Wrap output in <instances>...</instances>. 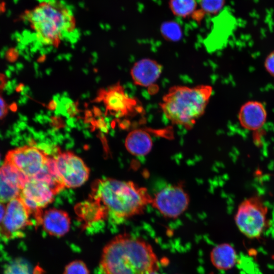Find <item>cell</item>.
Returning <instances> with one entry per match:
<instances>
[{"label": "cell", "instance_id": "1", "mask_svg": "<svg viewBox=\"0 0 274 274\" xmlns=\"http://www.w3.org/2000/svg\"><path fill=\"white\" fill-rule=\"evenodd\" d=\"M116 223L144 213L152 197L144 187L133 182L106 178L95 181L89 197Z\"/></svg>", "mask_w": 274, "mask_h": 274}, {"label": "cell", "instance_id": "2", "mask_svg": "<svg viewBox=\"0 0 274 274\" xmlns=\"http://www.w3.org/2000/svg\"><path fill=\"white\" fill-rule=\"evenodd\" d=\"M100 266L103 274H148L158 270L159 262L148 242L123 233L104 247Z\"/></svg>", "mask_w": 274, "mask_h": 274}, {"label": "cell", "instance_id": "3", "mask_svg": "<svg viewBox=\"0 0 274 274\" xmlns=\"http://www.w3.org/2000/svg\"><path fill=\"white\" fill-rule=\"evenodd\" d=\"M22 18L33 31L41 44L57 47L67 35L76 28L72 11L59 0H46L26 10Z\"/></svg>", "mask_w": 274, "mask_h": 274}, {"label": "cell", "instance_id": "4", "mask_svg": "<svg viewBox=\"0 0 274 274\" xmlns=\"http://www.w3.org/2000/svg\"><path fill=\"white\" fill-rule=\"evenodd\" d=\"M212 92L208 85L173 86L163 97L160 108L173 124L189 129L204 113Z\"/></svg>", "mask_w": 274, "mask_h": 274}, {"label": "cell", "instance_id": "5", "mask_svg": "<svg viewBox=\"0 0 274 274\" xmlns=\"http://www.w3.org/2000/svg\"><path fill=\"white\" fill-rule=\"evenodd\" d=\"M268 208L258 196L247 198L239 204L234 217L239 230L249 238H257L267 225Z\"/></svg>", "mask_w": 274, "mask_h": 274}, {"label": "cell", "instance_id": "6", "mask_svg": "<svg viewBox=\"0 0 274 274\" xmlns=\"http://www.w3.org/2000/svg\"><path fill=\"white\" fill-rule=\"evenodd\" d=\"M51 159L42 149L34 145H25L11 150L5 162L27 179L38 178L47 170Z\"/></svg>", "mask_w": 274, "mask_h": 274}, {"label": "cell", "instance_id": "7", "mask_svg": "<svg viewBox=\"0 0 274 274\" xmlns=\"http://www.w3.org/2000/svg\"><path fill=\"white\" fill-rule=\"evenodd\" d=\"M49 182L41 179H28L19 197L23 202L35 221L41 225L43 214L42 209L50 203L59 192Z\"/></svg>", "mask_w": 274, "mask_h": 274}, {"label": "cell", "instance_id": "8", "mask_svg": "<svg viewBox=\"0 0 274 274\" xmlns=\"http://www.w3.org/2000/svg\"><path fill=\"white\" fill-rule=\"evenodd\" d=\"M7 203L0 225V237L4 241L22 237L25 228L33 225L30 213L19 196Z\"/></svg>", "mask_w": 274, "mask_h": 274}, {"label": "cell", "instance_id": "9", "mask_svg": "<svg viewBox=\"0 0 274 274\" xmlns=\"http://www.w3.org/2000/svg\"><path fill=\"white\" fill-rule=\"evenodd\" d=\"M53 158L57 175L64 187H78L88 179L89 168L74 153L59 152Z\"/></svg>", "mask_w": 274, "mask_h": 274}, {"label": "cell", "instance_id": "10", "mask_svg": "<svg viewBox=\"0 0 274 274\" xmlns=\"http://www.w3.org/2000/svg\"><path fill=\"white\" fill-rule=\"evenodd\" d=\"M95 101L102 102L106 112L119 117L141 112L140 109H142L137 100L129 97L124 87L119 83L100 89L95 98Z\"/></svg>", "mask_w": 274, "mask_h": 274}, {"label": "cell", "instance_id": "11", "mask_svg": "<svg viewBox=\"0 0 274 274\" xmlns=\"http://www.w3.org/2000/svg\"><path fill=\"white\" fill-rule=\"evenodd\" d=\"M189 197L181 185L167 186L152 197L151 204L163 216L176 218L188 208Z\"/></svg>", "mask_w": 274, "mask_h": 274}, {"label": "cell", "instance_id": "12", "mask_svg": "<svg viewBox=\"0 0 274 274\" xmlns=\"http://www.w3.org/2000/svg\"><path fill=\"white\" fill-rule=\"evenodd\" d=\"M27 178L5 162L0 167V201L8 203L18 197Z\"/></svg>", "mask_w": 274, "mask_h": 274}, {"label": "cell", "instance_id": "13", "mask_svg": "<svg viewBox=\"0 0 274 274\" xmlns=\"http://www.w3.org/2000/svg\"><path fill=\"white\" fill-rule=\"evenodd\" d=\"M267 112L264 105L256 100H250L243 104L238 112V118L241 126L248 130L255 131L265 124Z\"/></svg>", "mask_w": 274, "mask_h": 274}, {"label": "cell", "instance_id": "14", "mask_svg": "<svg viewBox=\"0 0 274 274\" xmlns=\"http://www.w3.org/2000/svg\"><path fill=\"white\" fill-rule=\"evenodd\" d=\"M162 70V66L156 61L144 58L133 64L130 75L135 84L147 87L156 82L161 74Z\"/></svg>", "mask_w": 274, "mask_h": 274}, {"label": "cell", "instance_id": "15", "mask_svg": "<svg viewBox=\"0 0 274 274\" xmlns=\"http://www.w3.org/2000/svg\"><path fill=\"white\" fill-rule=\"evenodd\" d=\"M41 225L49 235L61 237L69 231L71 220L66 212L57 209H50L43 212Z\"/></svg>", "mask_w": 274, "mask_h": 274}, {"label": "cell", "instance_id": "16", "mask_svg": "<svg viewBox=\"0 0 274 274\" xmlns=\"http://www.w3.org/2000/svg\"><path fill=\"white\" fill-rule=\"evenodd\" d=\"M237 255L234 248L230 244L223 243L217 245L210 253V260L219 270H227L236 264Z\"/></svg>", "mask_w": 274, "mask_h": 274}, {"label": "cell", "instance_id": "17", "mask_svg": "<svg viewBox=\"0 0 274 274\" xmlns=\"http://www.w3.org/2000/svg\"><path fill=\"white\" fill-rule=\"evenodd\" d=\"M125 145L128 151L132 154L143 156L148 154L151 150L152 140L147 131L137 129L128 134Z\"/></svg>", "mask_w": 274, "mask_h": 274}, {"label": "cell", "instance_id": "18", "mask_svg": "<svg viewBox=\"0 0 274 274\" xmlns=\"http://www.w3.org/2000/svg\"><path fill=\"white\" fill-rule=\"evenodd\" d=\"M170 8L177 16L186 17L193 12L196 6L195 0H171Z\"/></svg>", "mask_w": 274, "mask_h": 274}, {"label": "cell", "instance_id": "19", "mask_svg": "<svg viewBox=\"0 0 274 274\" xmlns=\"http://www.w3.org/2000/svg\"><path fill=\"white\" fill-rule=\"evenodd\" d=\"M161 32L165 39L171 41H178L182 36L180 26L173 22L164 23L161 26Z\"/></svg>", "mask_w": 274, "mask_h": 274}, {"label": "cell", "instance_id": "20", "mask_svg": "<svg viewBox=\"0 0 274 274\" xmlns=\"http://www.w3.org/2000/svg\"><path fill=\"white\" fill-rule=\"evenodd\" d=\"M63 274H89V270L83 261L76 260L65 266Z\"/></svg>", "mask_w": 274, "mask_h": 274}, {"label": "cell", "instance_id": "21", "mask_svg": "<svg viewBox=\"0 0 274 274\" xmlns=\"http://www.w3.org/2000/svg\"><path fill=\"white\" fill-rule=\"evenodd\" d=\"M5 274H30V271L25 262L17 260L7 266Z\"/></svg>", "mask_w": 274, "mask_h": 274}, {"label": "cell", "instance_id": "22", "mask_svg": "<svg viewBox=\"0 0 274 274\" xmlns=\"http://www.w3.org/2000/svg\"><path fill=\"white\" fill-rule=\"evenodd\" d=\"M202 9L206 12L214 14L222 7L224 0H199Z\"/></svg>", "mask_w": 274, "mask_h": 274}, {"label": "cell", "instance_id": "23", "mask_svg": "<svg viewBox=\"0 0 274 274\" xmlns=\"http://www.w3.org/2000/svg\"><path fill=\"white\" fill-rule=\"evenodd\" d=\"M264 66L266 71L274 77V51L270 52L266 57Z\"/></svg>", "mask_w": 274, "mask_h": 274}, {"label": "cell", "instance_id": "24", "mask_svg": "<svg viewBox=\"0 0 274 274\" xmlns=\"http://www.w3.org/2000/svg\"><path fill=\"white\" fill-rule=\"evenodd\" d=\"M8 111L7 105L5 100L0 96V119L3 118Z\"/></svg>", "mask_w": 274, "mask_h": 274}, {"label": "cell", "instance_id": "25", "mask_svg": "<svg viewBox=\"0 0 274 274\" xmlns=\"http://www.w3.org/2000/svg\"><path fill=\"white\" fill-rule=\"evenodd\" d=\"M6 206L5 203L0 201V225L2 222L5 214Z\"/></svg>", "mask_w": 274, "mask_h": 274}, {"label": "cell", "instance_id": "26", "mask_svg": "<svg viewBox=\"0 0 274 274\" xmlns=\"http://www.w3.org/2000/svg\"><path fill=\"white\" fill-rule=\"evenodd\" d=\"M148 274H160L159 273L158 271H152V272H151Z\"/></svg>", "mask_w": 274, "mask_h": 274}]
</instances>
